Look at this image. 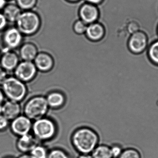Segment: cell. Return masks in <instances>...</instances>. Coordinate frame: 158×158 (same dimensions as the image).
<instances>
[{
  "mask_svg": "<svg viewBox=\"0 0 158 158\" xmlns=\"http://www.w3.org/2000/svg\"><path fill=\"white\" fill-rule=\"evenodd\" d=\"M34 136L38 140L45 141L52 138L56 132V127L53 121L45 117L35 120L32 128Z\"/></svg>",
  "mask_w": 158,
  "mask_h": 158,
  "instance_id": "5b68a950",
  "label": "cell"
},
{
  "mask_svg": "<svg viewBox=\"0 0 158 158\" xmlns=\"http://www.w3.org/2000/svg\"><path fill=\"white\" fill-rule=\"evenodd\" d=\"M75 148L81 154H91L99 144L98 133L89 127H83L76 130L72 137Z\"/></svg>",
  "mask_w": 158,
  "mask_h": 158,
  "instance_id": "6da1fadb",
  "label": "cell"
},
{
  "mask_svg": "<svg viewBox=\"0 0 158 158\" xmlns=\"http://www.w3.org/2000/svg\"><path fill=\"white\" fill-rule=\"evenodd\" d=\"M18 158H32L31 155L27 153H24L23 155H20Z\"/></svg>",
  "mask_w": 158,
  "mask_h": 158,
  "instance_id": "e575fe53",
  "label": "cell"
},
{
  "mask_svg": "<svg viewBox=\"0 0 158 158\" xmlns=\"http://www.w3.org/2000/svg\"><path fill=\"white\" fill-rule=\"evenodd\" d=\"M6 1H8V0H6Z\"/></svg>",
  "mask_w": 158,
  "mask_h": 158,
  "instance_id": "ab89813d",
  "label": "cell"
},
{
  "mask_svg": "<svg viewBox=\"0 0 158 158\" xmlns=\"http://www.w3.org/2000/svg\"><path fill=\"white\" fill-rule=\"evenodd\" d=\"M32 125L31 120L27 116L20 115L12 120L10 128L15 135L20 137L29 134L32 130Z\"/></svg>",
  "mask_w": 158,
  "mask_h": 158,
  "instance_id": "ba28073f",
  "label": "cell"
},
{
  "mask_svg": "<svg viewBox=\"0 0 158 158\" xmlns=\"http://www.w3.org/2000/svg\"><path fill=\"white\" fill-rule=\"evenodd\" d=\"M88 39L92 41H98L102 38L104 34L103 27L98 23L88 25L85 33Z\"/></svg>",
  "mask_w": 158,
  "mask_h": 158,
  "instance_id": "2e32d148",
  "label": "cell"
},
{
  "mask_svg": "<svg viewBox=\"0 0 158 158\" xmlns=\"http://www.w3.org/2000/svg\"><path fill=\"white\" fill-rule=\"evenodd\" d=\"M48 158H69V157L62 150L54 149L48 152Z\"/></svg>",
  "mask_w": 158,
  "mask_h": 158,
  "instance_id": "d4e9b609",
  "label": "cell"
},
{
  "mask_svg": "<svg viewBox=\"0 0 158 158\" xmlns=\"http://www.w3.org/2000/svg\"><path fill=\"white\" fill-rule=\"evenodd\" d=\"M139 27L138 25L136 23H130L128 26V31L130 32V33L132 34H134V33H136V32H138V30Z\"/></svg>",
  "mask_w": 158,
  "mask_h": 158,
  "instance_id": "f546056e",
  "label": "cell"
},
{
  "mask_svg": "<svg viewBox=\"0 0 158 158\" xmlns=\"http://www.w3.org/2000/svg\"><path fill=\"white\" fill-rule=\"evenodd\" d=\"M119 158H142L139 151L134 148L124 149Z\"/></svg>",
  "mask_w": 158,
  "mask_h": 158,
  "instance_id": "44dd1931",
  "label": "cell"
},
{
  "mask_svg": "<svg viewBox=\"0 0 158 158\" xmlns=\"http://www.w3.org/2000/svg\"><path fill=\"white\" fill-rule=\"evenodd\" d=\"M4 99V94L3 91L0 89V105H2Z\"/></svg>",
  "mask_w": 158,
  "mask_h": 158,
  "instance_id": "1f68e13d",
  "label": "cell"
},
{
  "mask_svg": "<svg viewBox=\"0 0 158 158\" xmlns=\"http://www.w3.org/2000/svg\"><path fill=\"white\" fill-rule=\"evenodd\" d=\"M2 86L4 96L9 100L19 102L24 98L27 93L24 83L15 77H7Z\"/></svg>",
  "mask_w": 158,
  "mask_h": 158,
  "instance_id": "3957f363",
  "label": "cell"
},
{
  "mask_svg": "<svg viewBox=\"0 0 158 158\" xmlns=\"http://www.w3.org/2000/svg\"><path fill=\"white\" fill-rule=\"evenodd\" d=\"M38 53L36 46L32 42H26L21 45L19 56L23 61H34Z\"/></svg>",
  "mask_w": 158,
  "mask_h": 158,
  "instance_id": "5bb4252c",
  "label": "cell"
},
{
  "mask_svg": "<svg viewBox=\"0 0 158 158\" xmlns=\"http://www.w3.org/2000/svg\"><path fill=\"white\" fill-rule=\"evenodd\" d=\"M6 0H0V10H3L5 5H6Z\"/></svg>",
  "mask_w": 158,
  "mask_h": 158,
  "instance_id": "d6a6232c",
  "label": "cell"
},
{
  "mask_svg": "<svg viewBox=\"0 0 158 158\" xmlns=\"http://www.w3.org/2000/svg\"><path fill=\"white\" fill-rule=\"evenodd\" d=\"M79 18L87 25L95 23L99 16L98 8L94 4L87 3L82 4L78 10Z\"/></svg>",
  "mask_w": 158,
  "mask_h": 158,
  "instance_id": "9c48e42d",
  "label": "cell"
},
{
  "mask_svg": "<svg viewBox=\"0 0 158 158\" xmlns=\"http://www.w3.org/2000/svg\"><path fill=\"white\" fill-rule=\"evenodd\" d=\"M29 154L32 158H48V152L45 147L38 144L31 150Z\"/></svg>",
  "mask_w": 158,
  "mask_h": 158,
  "instance_id": "ffe728a7",
  "label": "cell"
},
{
  "mask_svg": "<svg viewBox=\"0 0 158 158\" xmlns=\"http://www.w3.org/2000/svg\"><path fill=\"white\" fill-rule=\"evenodd\" d=\"M23 35L16 27H10L4 30L2 36V41L5 52L13 51L20 48L23 43Z\"/></svg>",
  "mask_w": 158,
  "mask_h": 158,
  "instance_id": "8992f818",
  "label": "cell"
},
{
  "mask_svg": "<svg viewBox=\"0 0 158 158\" xmlns=\"http://www.w3.org/2000/svg\"></svg>",
  "mask_w": 158,
  "mask_h": 158,
  "instance_id": "f35d334b",
  "label": "cell"
},
{
  "mask_svg": "<svg viewBox=\"0 0 158 158\" xmlns=\"http://www.w3.org/2000/svg\"><path fill=\"white\" fill-rule=\"evenodd\" d=\"M149 56L152 61L158 65V41L152 45L149 51Z\"/></svg>",
  "mask_w": 158,
  "mask_h": 158,
  "instance_id": "cb8c5ba5",
  "label": "cell"
},
{
  "mask_svg": "<svg viewBox=\"0 0 158 158\" xmlns=\"http://www.w3.org/2000/svg\"><path fill=\"white\" fill-rule=\"evenodd\" d=\"M78 158H93V157L91 156V154H81Z\"/></svg>",
  "mask_w": 158,
  "mask_h": 158,
  "instance_id": "836d02e7",
  "label": "cell"
},
{
  "mask_svg": "<svg viewBox=\"0 0 158 158\" xmlns=\"http://www.w3.org/2000/svg\"><path fill=\"white\" fill-rule=\"evenodd\" d=\"M34 63L37 70L41 72L51 71L54 64L52 56L46 52H38L34 60Z\"/></svg>",
  "mask_w": 158,
  "mask_h": 158,
  "instance_id": "30bf717a",
  "label": "cell"
},
{
  "mask_svg": "<svg viewBox=\"0 0 158 158\" xmlns=\"http://www.w3.org/2000/svg\"><path fill=\"white\" fill-rule=\"evenodd\" d=\"M8 22L2 12H0V31L5 30L8 25Z\"/></svg>",
  "mask_w": 158,
  "mask_h": 158,
  "instance_id": "83f0119b",
  "label": "cell"
},
{
  "mask_svg": "<svg viewBox=\"0 0 158 158\" xmlns=\"http://www.w3.org/2000/svg\"><path fill=\"white\" fill-rule=\"evenodd\" d=\"M37 145L38 140L30 134L20 136L16 143L17 149L24 153L30 152Z\"/></svg>",
  "mask_w": 158,
  "mask_h": 158,
  "instance_id": "4fadbf2b",
  "label": "cell"
},
{
  "mask_svg": "<svg viewBox=\"0 0 158 158\" xmlns=\"http://www.w3.org/2000/svg\"><path fill=\"white\" fill-rule=\"evenodd\" d=\"M1 53H0V59H1Z\"/></svg>",
  "mask_w": 158,
  "mask_h": 158,
  "instance_id": "74e56055",
  "label": "cell"
},
{
  "mask_svg": "<svg viewBox=\"0 0 158 158\" xmlns=\"http://www.w3.org/2000/svg\"><path fill=\"white\" fill-rule=\"evenodd\" d=\"M21 107L19 102L13 101H6L2 105V114L9 120H13L20 115Z\"/></svg>",
  "mask_w": 158,
  "mask_h": 158,
  "instance_id": "9a60e30c",
  "label": "cell"
},
{
  "mask_svg": "<svg viewBox=\"0 0 158 158\" xmlns=\"http://www.w3.org/2000/svg\"><path fill=\"white\" fill-rule=\"evenodd\" d=\"M2 114V104L0 105V114Z\"/></svg>",
  "mask_w": 158,
  "mask_h": 158,
  "instance_id": "8d00e7d4",
  "label": "cell"
},
{
  "mask_svg": "<svg viewBox=\"0 0 158 158\" xmlns=\"http://www.w3.org/2000/svg\"><path fill=\"white\" fill-rule=\"evenodd\" d=\"M90 154L93 158H113L110 146L106 144H98Z\"/></svg>",
  "mask_w": 158,
  "mask_h": 158,
  "instance_id": "d6986e66",
  "label": "cell"
},
{
  "mask_svg": "<svg viewBox=\"0 0 158 158\" xmlns=\"http://www.w3.org/2000/svg\"><path fill=\"white\" fill-rule=\"evenodd\" d=\"M88 3H91V4H97L100 3L102 0H85Z\"/></svg>",
  "mask_w": 158,
  "mask_h": 158,
  "instance_id": "4dcf8cb0",
  "label": "cell"
},
{
  "mask_svg": "<svg viewBox=\"0 0 158 158\" xmlns=\"http://www.w3.org/2000/svg\"><path fill=\"white\" fill-rule=\"evenodd\" d=\"M110 148L113 158H119L124 149L122 145L118 143H114L110 146Z\"/></svg>",
  "mask_w": 158,
  "mask_h": 158,
  "instance_id": "484cf974",
  "label": "cell"
},
{
  "mask_svg": "<svg viewBox=\"0 0 158 158\" xmlns=\"http://www.w3.org/2000/svg\"><path fill=\"white\" fill-rule=\"evenodd\" d=\"M48 108L46 98L36 96L27 101L25 105L24 112L25 115L30 120L35 121L44 117Z\"/></svg>",
  "mask_w": 158,
  "mask_h": 158,
  "instance_id": "277c9868",
  "label": "cell"
},
{
  "mask_svg": "<svg viewBox=\"0 0 158 158\" xmlns=\"http://www.w3.org/2000/svg\"><path fill=\"white\" fill-rule=\"evenodd\" d=\"M16 4L22 10H32L36 6L37 0H15Z\"/></svg>",
  "mask_w": 158,
  "mask_h": 158,
  "instance_id": "7402d4cb",
  "label": "cell"
},
{
  "mask_svg": "<svg viewBox=\"0 0 158 158\" xmlns=\"http://www.w3.org/2000/svg\"><path fill=\"white\" fill-rule=\"evenodd\" d=\"M16 27L23 35H32L40 29L41 19L37 13L32 10L22 12L16 21Z\"/></svg>",
  "mask_w": 158,
  "mask_h": 158,
  "instance_id": "7a4b0ae2",
  "label": "cell"
},
{
  "mask_svg": "<svg viewBox=\"0 0 158 158\" xmlns=\"http://www.w3.org/2000/svg\"><path fill=\"white\" fill-rule=\"evenodd\" d=\"M8 77L7 73L2 67H0V85H2L6 78Z\"/></svg>",
  "mask_w": 158,
  "mask_h": 158,
  "instance_id": "f1b7e54d",
  "label": "cell"
},
{
  "mask_svg": "<svg viewBox=\"0 0 158 158\" xmlns=\"http://www.w3.org/2000/svg\"><path fill=\"white\" fill-rule=\"evenodd\" d=\"M88 25L82 20H77L75 22L73 26V30L77 35H82L85 33Z\"/></svg>",
  "mask_w": 158,
  "mask_h": 158,
  "instance_id": "603a6c76",
  "label": "cell"
},
{
  "mask_svg": "<svg viewBox=\"0 0 158 158\" xmlns=\"http://www.w3.org/2000/svg\"><path fill=\"white\" fill-rule=\"evenodd\" d=\"M19 55L13 51L4 52L0 59L1 67L6 72L15 71L19 63Z\"/></svg>",
  "mask_w": 158,
  "mask_h": 158,
  "instance_id": "8fae6325",
  "label": "cell"
},
{
  "mask_svg": "<svg viewBox=\"0 0 158 158\" xmlns=\"http://www.w3.org/2000/svg\"><path fill=\"white\" fill-rule=\"evenodd\" d=\"M22 10L14 3L6 4L3 9L2 13L4 15L8 23H15L22 13Z\"/></svg>",
  "mask_w": 158,
  "mask_h": 158,
  "instance_id": "e0dca14e",
  "label": "cell"
},
{
  "mask_svg": "<svg viewBox=\"0 0 158 158\" xmlns=\"http://www.w3.org/2000/svg\"><path fill=\"white\" fill-rule=\"evenodd\" d=\"M147 44V38L145 34L141 32L133 34L129 40L128 46L131 51L135 53H139L143 51Z\"/></svg>",
  "mask_w": 158,
  "mask_h": 158,
  "instance_id": "7c38bea8",
  "label": "cell"
},
{
  "mask_svg": "<svg viewBox=\"0 0 158 158\" xmlns=\"http://www.w3.org/2000/svg\"><path fill=\"white\" fill-rule=\"evenodd\" d=\"M46 100L48 107L53 109L60 108L65 102V98L63 94L57 91L49 93Z\"/></svg>",
  "mask_w": 158,
  "mask_h": 158,
  "instance_id": "ac0fdd59",
  "label": "cell"
},
{
  "mask_svg": "<svg viewBox=\"0 0 158 158\" xmlns=\"http://www.w3.org/2000/svg\"><path fill=\"white\" fill-rule=\"evenodd\" d=\"M37 69L32 61H23L20 62L14 71L15 77L24 83L34 79L37 73Z\"/></svg>",
  "mask_w": 158,
  "mask_h": 158,
  "instance_id": "52a82bcc",
  "label": "cell"
},
{
  "mask_svg": "<svg viewBox=\"0 0 158 158\" xmlns=\"http://www.w3.org/2000/svg\"><path fill=\"white\" fill-rule=\"evenodd\" d=\"M9 124V120L3 114H0V131L4 130Z\"/></svg>",
  "mask_w": 158,
  "mask_h": 158,
  "instance_id": "4316f807",
  "label": "cell"
},
{
  "mask_svg": "<svg viewBox=\"0 0 158 158\" xmlns=\"http://www.w3.org/2000/svg\"><path fill=\"white\" fill-rule=\"evenodd\" d=\"M66 1L70 2H76L80 1V0H66Z\"/></svg>",
  "mask_w": 158,
  "mask_h": 158,
  "instance_id": "d590c367",
  "label": "cell"
}]
</instances>
